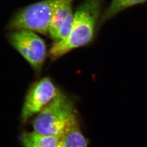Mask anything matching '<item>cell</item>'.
I'll return each instance as SVG.
<instances>
[{"mask_svg":"<svg viewBox=\"0 0 147 147\" xmlns=\"http://www.w3.org/2000/svg\"><path fill=\"white\" fill-rule=\"evenodd\" d=\"M101 0H84L79 5L74 13L73 24L68 36L51 46L48 55L51 61L93 42L101 18Z\"/></svg>","mask_w":147,"mask_h":147,"instance_id":"obj_1","label":"cell"},{"mask_svg":"<svg viewBox=\"0 0 147 147\" xmlns=\"http://www.w3.org/2000/svg\"><path fill=\"white\" fill-rule=\"evenodd\" d=\"M73 3V2H69L60 6L53 16L49 25L48 35L54 42L63 22L70 14L74 13L72 7Z\"/></svg>","mask_w":147,"mask_h":147,"instance_id":"obj_8","label":"cell"},{"mask_svg":"<svg viewBox=\"0 0 147 147\" xmlns=\"http://www.w3.org/2000/svg\"><path fill=\"white\" fill-rule=\"evenodd\" d=\"M59 136L46 135L34 131H24L21 134L24 147H57Z\"/></svg>","mask_w":147,"mask_h":147,"instance_id":"obj_7","label":"cell"},{"mask_svg":"<svg viewBox=\"0 0 147 147\" xmlns=\"http://www.w3.org/2000/svg\"><path fill=\"white\" fill-rule=\"evenodd\" d=\"M60 90L51 78L44 77L30 86L21 109V121L24 124L38 114L57 95Z\"/></svg>","mask_w":147,"mask_h":147,"instance_id":"obj_5","label":"cell"},{"mask_svg":"<svg viewBox=\"0 0 147 147\" xmlns=\"http://www.w3.org/2000/svg\"><path fill=\"white\" fill-rule=\"evenodd\" d=\"M147 0H112L108 8L101 16L99 26L110 20L121 11L134 5L145 3Z\"/></svg>","mask_w":147,"mask_h":147,"instance_id":"obj_9","label":"cell"},{"mask_svg":"<svg viewBox=\"0 0 147 147\" xmlns=\"http://www.w3.org/2000/svg\"><path fill=\"white\" fill-rule=\"evenodd\" d=\"M75 115L73 100L60 90L32 121L33 131L42 135L59 136Z\"/></svg>","mask_w":147,"mask_h":147,"instance_id":"obj_3","label":"cell"},{"mask_svg":"<svg viewBox=\"0 0 147 147\" xmlns=\"http://www.w3.org/2000/svg\"><path fill=\"white\" fill-rule=\"evenodd\" d=\"M7 38L37 75H40L47 55V45L42 38L37 33L26 30L11 31Z\"/></svg>","mask_w":147,"mask_h":147,"instance_id":"obj_4","label":"cell"},{"mask_svg":"<svg viewBox=\"0 0 147 147\" xmlns=\"http://www.w3.org/2000/svg\"><path fill=\"white\" fill-rule=\"evenodd\" d=\"M75 0H42L16 11L8 22L7 29L11 31L26 30L47 36L53 14L63 4Z\"/></svg>","mask_w":147,"mask_h":147,"instance_id":"obj_2","label":"cell"},{"mask_svg":"<svg viewBox=\"0 0 147 147\" xmlns=\"http://www.w3.org/2000/svg\"><path fill=\"white\" fill-rule=\"evenodd\" d=\"M88 144L75 115L59 135L57 147H87Z\"/></svg>","mask_w":147,"mask_h":147,"instance_id":"obj_6","label":"cell"}]
</instances>
